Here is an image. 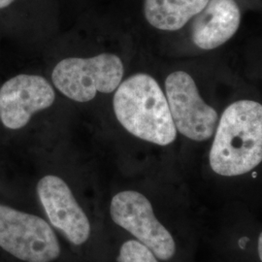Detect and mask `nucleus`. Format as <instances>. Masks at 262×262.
<instances>
[{
  "label": "nucleus",
  "instance_id": "f257e3e1",
  "mask_svg": "<svg viewBox=\"0 0 262 262\" xmlns=\"http://www.w3.org/2000/svg\"><path fill=\"white\" fill-rule=\"evenodd\" d=\"M207 167L224 183H239L262 168V103L240 98L221 114L207 152Z\"/></svg>",
  "mask_w": 262,
  "mask_h": 262
},
{
  "label": "nucleus",
  "instance_id": "f03ea898",
  "mask_svg": "<svg viewBox=\"0 0 262 262\" xmlns=\"http://www.w3.org/2000/svg\"><path fill=\"white\" fill-rule=\"evenodd\" d=\"M123 128L141 140L169 146L177 138L166 95L151 76L138 73L123 81L113 99Z\"/></svg>",
  "mask_w": 262,
  "mask_h": 262
},
{
  "label": "nucleus",
  "instance_id": "7ed1b4c3",
  "mask_svg": "<svg viewBox=\"0 0 262 262\" xmlns=\"http://www.w3.org/2000/svg\"><path fill=\"white\" fill-rule=\"evenodd\" d=\"M124 73L122 59L113 54L90 58L68 57L56 64L52 81L66 97L77 102H89L97 93L111 94L122 83Z\"/></svg>",
  "mask_w": 262,
  "mask_h": 262
},
{
  "label": "nucleus",
  "instance_id": "20e7f679",
  "mask_svg": "<svg viewBox=\"0 0 262 262\" xmlns=\"http://www.w3.org/2000/svg\"><path fill=\"white\" fill-rule=\"evenodd\" d=\"M113 222L148 247L160 261L172 260L178 252L176 239L159 220L150 199L137 190H122L110 202Z\"/></svg>",
  "mask_w": 262,
  "mask_h": 262
},
{
  "label": "nucleus",
  "instance_id": "39448f33",
  "mask_svg": "<svg viewBox=\"0 0 262 262\" xmlns=\"http://www.w3.org/2000/svg\"><path fill=\"white\" fill-rule=\"evenodd\" d=\"M0 248L24 262H53L61 253L46 220L7 205H0Z\"/></svg>",
  "mask_w": 262,
  "mask_h": 262
},
{
  "label": "nucleus",
  "instance_id": "423d86ee",
  "mask_svg": "<svg viewBox=\"0 0 262 262\" xmlns=\"http://www.w3.org/2000/svg\"><path fill=\"white\" fill-rule=\"evenodd\" d=\"M164 86L177 132L196 143L211 141L221 114L203 99L191 75L181 70L172 72Z\"/></svg>",
  "mask_w": 262,
  "mask_h": 262
},
{
  "label": "nucleus",
  "instance_id": "0eeeda50",
  "mask_svg": "<svg viewBox=\"0 0 262 262\" xmlns=\"http://www.w3.org/2000/svg\"><path fill=\"white\" fill-rule=\"evenodd\" d=\"M36 190L52 226L75 246L86 243L92 234L91 222L66 181L47 175L40 179Z\"/></svg>",
  "mask_w": 262,
  "mask_h": 262
},
{
  "label": "nucleus",
  "instance_id": "6e6552de",
  "mask_svg": "<svg viewBox=\"0 0 262 262\" xmlns=\"http://www.w3.org/2000/svg\"><path fill=\"white\" fill-rule=\"evenodd\" d=\"M56 94L42 76L19 74L4 83L0 89V120L9 129H19L31 117L51 107Z\"/></svg>",
  "mask_w": 262,
  "mask_h": 262
},
{
  "label": "nucleus",
  "instance_id": "1a4fd4ad",
  "mask_svg": "<svg viewBox=\"0 0 262 262\" xmlns=\"http://www.w3.org/2000/svg\"><path fill=\"white\" fill-rule=\"evenodd\" d=\"M240 24L241 11L235 0H210L193 20L192 43L203 51L215 50L234 36Z\"/></svg>",
  "mask_w": 262,
  "mask_h": 262
},
{
  "label": "nucleus",
  "instance_id": "9d476101",
  "mask_svg": "<svg viewBox=\"0 0 262 262\" xmlns=\"http://www.w3.org/2000/svg\"><path fill=\"white\" fill-rule=\"evenodd\" d=\"M210 0H145L144 15L152 28L177 31L206 7Z\"/></svg>",
  "mask_w": 262,
  "mask_h": 262
},
{
  "label": "nucleus",
  "instance_id": "9b49d317",
  "mask_svg": "<svg viewBox=\"0 0 262 262\" xmlns=\"http://www.w3.org/2000/svg\"><path fill=\"white\" fill-rule=\"evenodd\" d=\"M118 262H160L156 254L135 239L123 242L117 257Z\"/></svg>",
  "mask_w": 262,
  "mask_h": 262
},
{
  "label": "nucleus",
  "instance_id": "f8f14e48",
  "mask_svg": "<svg viewBox=\"0 0 262 262\" xmlns=\"http://www.w3.org/2000/svg\"><path fill=\"white\" fill-rule=\"evenodd\" d=\"M239 246H243L245 255H248L249 260L253 262H262V228H257L248 235L243 236Z\"/></svg>",
  "mask_w": 262,
  "mask_h": 262
},
{
  "label": "nucleus",
  "instance_id": "ddd939ff",
  "mask_svg": "<svg viewBox=\"0 0 262 262\" xmlns=\"http://www.w3.org/2000/svg\"><path fill=\"white\" fill-rule=\"evenodd\" d=\"M15 0H0V9L8 7Z\"/></svg>",
  "mask_w": 262,
  "mask_h": 262
}]
</instances>
